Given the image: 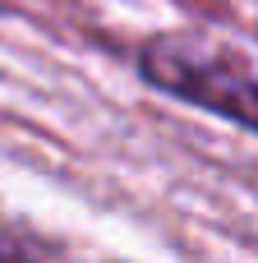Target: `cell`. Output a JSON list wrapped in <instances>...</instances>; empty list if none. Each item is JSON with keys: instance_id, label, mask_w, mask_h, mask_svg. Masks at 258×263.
<instances>
[{"instance_id": "cell-1", "label": "cell", "mask_w": 258, "mask_h": 263, "mask_svg": "<svg viewBox=\"0 0 258 263\" xmlns=\"http://www.w3.org/2000/svg\"><path fill=\"white\" fill-rule=\"evenodd\" d=\"M138 69L152 88L258 129V55L212 32H162L143 46Z\"/></svg>"}]
</instances>
